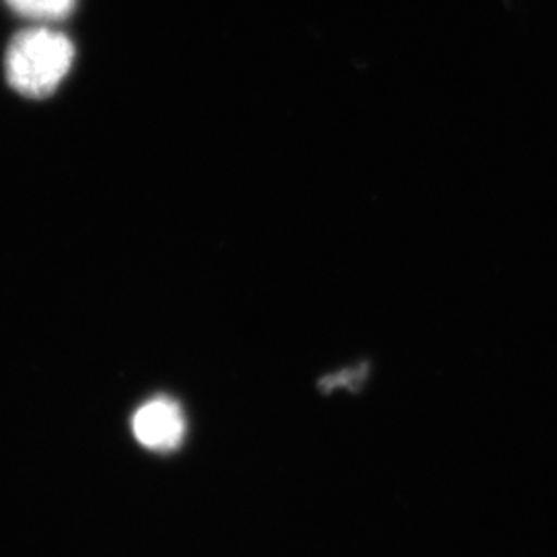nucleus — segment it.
<instances>
[{"label": "nucleus", "instance_id": "1", "mask_svg": "<svg viewBox=\"0 0 557 557\" xmlns=\"http://www.w3.org/2000/svg\"><path fill=\"white\" fill-rule=\"evenodd\" d=\"M75 60V46L48 27L20 32L7 50V79L25 98L41 100L57 91Z\"/></svg>", "mask_w": 557, "mask_h": 557}, {"label": "nucleus", "instance_id": "2", "mask_svg": "<svg viewBox=\"0 0 557 557\" xmlns=\"http://www.w3.org/2000/svg\"><path fill=\"white\" fill-rule=\"evenodd\" d=\"M133 434L149 450H176L186 434V419L182 407L172 398L147 400L133 416Z\"/></svg>", "mask_w": 557, "mask_h": 557}, {"label": "nucleus", "instance_id": "3", "mask_svg": "<svg viewBox=\"0 0 557 557\" xmlns=\"http://www.w3.org/2000/svg\"><path fill=\"white\" fill-rule=\"evenodd\" d=\"M7 4L25 20L60 21L73 13L77 0H7Z\"/></svg>", "mask_w": 557, "mask_h": 557}]
</instances>
